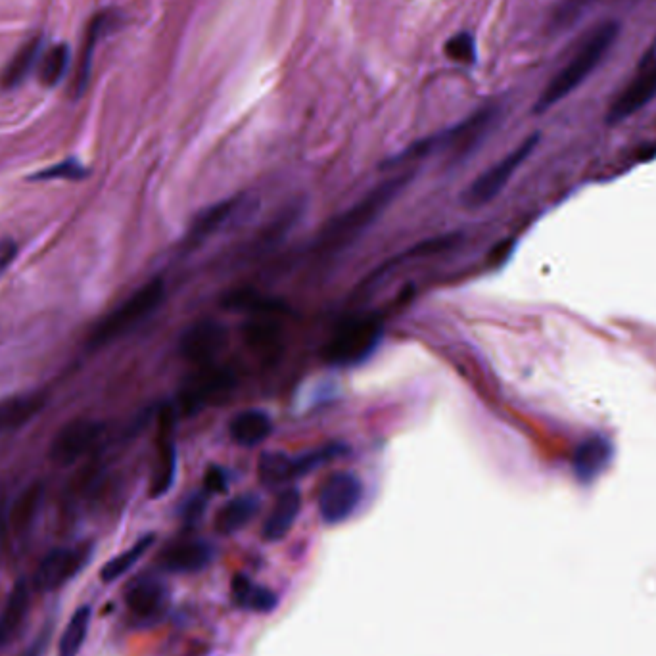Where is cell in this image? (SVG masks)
Wrapping results in <instances>:
<instances>
[{
  "mask_svg": "<svg viewBox=\"0 0 656 656\" xmlns=\"http://www.w3.org/2000/svg\"><path fill=\"white\" fill-rule=\"evenodd\" d=\"M259 499L252 493L238 495L227 501L215 516V528L223 536H233L240 532L248 522L258 515Z\"/></svg>",
  "mask_w": 656,
  "mask_h": 656,
  "instance_id": "21",
  "label": "cell"
},
{
  "mask_svg": "<svg viewBox=\"0 0 656 656\" xmlns=\"http://www.w3.org/2000/svg\"><path fill=\"white\" fill-rule=\"evenodd\" d=\"M215 549L204 539H181L167 545L160 555L162 568L171 574H196L210 566Z\"/></svg>",
  "mask_w": 656,
  "mask_h": 656,
  "instance_id": "13",
  "label": "cell"
},
{
  "mask_svg": "<svg viewBox=\"0 0 656 656\" xmlns=\"http://www.w3.org/2000/svg\"><path fill=\"white\" fill-rule=\"evenodd\" d=\"M446 54L449 60L459 64H472L476 60V43L474 37L463 31L453 35L446 43Z\"/></svg>",
  "mask_w": 656,
  "mask_h": 656,
  "instance_id": "30",
  "label": "cell"
},
{
  "mask_svg": "<svg viewBox=\"0 0 656 656\" xmlns=\"http://www.w3.org/2000/svg\"><path fill=\"white\" fill-rule=\"evenodd\" d=\"M302 513V493L296 488H288L277 497L271 513L263 524V539L277 543L290 534L298 516Z\"/></svg>",
  "mask_w": 656,
  "mask_h": 656,
  "instance_id": "16",
  "label": "cell"
},
{
  "mask_svg": "<svg viewBox=\"0 0 656 656\" xmlns=\"http://www.w3.org/2000/svg\"><path fill=\"white\" fill-rule=\"evenodd\" d=\"M18 256V244L10 238L0 240V275L6 271V267Z\"/></svg>",
  "mask_w": 656,
  "mask_h": 656,
  "instance_id": "33",
  "label": "cell"
},
{
  "mask_svg": "<svg viewBox=\"0 0 656 656\" xmlns=\"http://www.w3.org/2000/svg\"><path fill=\"white\" fill-rule=\"evenodd\" d=\"M342 453L340 446H327L305 453L300 457H290L282 451H267L259 457L258 476L265 486H282L294 478H300L311 470L319 469Z\"/></svg>",
  "mask_w": 656,
  "mask_h": 656,
  "instance_id": "7",
  "label": "cell"
},
{
  "mask_svg": "<svg viewBox=\"0 0 656 656\" xmlns=\"http://www.w3.org/2000/svg\"><path fill=\"white\" fill-rule=\"evenodd\" d=\"M41 499H43L41 484H33L29 488H25L24 492L20 493L18 499L14 501L10 515H8V524L18 536L25 534L31 528L35 516L39 513Z\"/></svg>",
  "mask_w": 656,
  "mask_h": 656,
  "instance_id": "24",
  "label": "cell"
},
{
  "mask_svg": "<svg viewBox=\"0 0 656 656\" xmlns=\"http://www.w3.org/2000/svg\"><path fill=\"white\" fill-rule=\"evenodd\" d=\"M204 505H206L204 497H202V495H194V497L188 501L187 507H185V516H187L188 520H196L198 516L202 515Z\"/></svg>",
  "mask_w": 656,
  "mask_h": 656,
  "instance_id": "34",
  "label": "cell"
},
{
  "mask_svg": "<svg viewBox=\"0 0 656 656\" xmlns=\"http://www.w3.org/2000/svg\"><path fill=\"white\" fill-rule=\"evenodd\" d=\"M204 486H206V492H225L227 490V474H225V470L219 469V467H210L208 472H206V476H204Z\"/></svg>",
  "mask_w": 656,
  "mask_h": 656,
  "instance_id": "32",
  "label": "cell"
},
{
  "mask_svg": "<svg viewBox=\"0 0 656 656\" xmlns=\"http://www.w3.org/2000/svg\"><path fill=\"white\" fill-rule=\"evenodd\" d=\"M125 603L137 620L144 624H154L169 607V589L152 578L139 580L127 589Z\"/></svg>",
  "mask_w": 656,
  "mask_h": 656,
  "instance_id": "14",
  "label": "cell"
},
{
  "mask_svg": "<svg viewBox=\"0 0 656 656\" xmlns=\"http://www.w3.org/2000/svg\"><path fill=\"white\" fill-rule=\"evenodd\" d=\"M235 384V373L225 367H219L215 363L196 367V371L188 376L181 386L179 407L185 415H194L211 403L227 398L233 392Z\"/></svg>",
  "mask_w": 656,
  "mask_h": 656,
  "instance_id": "6",
  "label": "cell"
},
{
  "mask_svg": "<svg viewBox=\"0 0 656 656\" xmlns=\"http://www.w3.org/2000/svg\"><path fill=\"white\" fill-rule=\"evenodd\" d=\"M87 177V169L79 164L77 160H66L62 164L52 165L45 171H39L33 175V181H52V179H68V181H79Z\"/></svg>",
  "mask_w": 656,
  "mask_h": 656,
  "instance_id": "31",
  "label": "cell"
},
{
  "mask_svg": "<svg viewBox=\"0 0 656 656\" xmlns=\"http://www.w3.org/2000/svg\"><path fill=\"white\" fill-rule=\"evenodd\" d=\"M27 610H29V587L22 580L12 589V593L8 597V603L4 607V614L0 618V624H2L4 632L8 635L16 632L22 626Z\"/></svg>",
  "mask_w": 656,
  "mask_h": 656,
  "instance_id": "29",
  "label": "cell"
},
{
  "mask_svg": "<svg viewBox=\"0 0 656 656\" xmlns=\"http://www.w3.org/2000/svg\"><path fill=\"white\" fill-rule=\"evenodd\" d=\"M41 50H43V39L35 37L31 41H27L24 47L20 48L14 58L10 60V64L4 68L2 75H0V87L2 89H14L18 87L25 77L29 75V71L35 68V64L41 58Z\"/></svg>",
  "mask_w": 656,
  "mask_h": 656,
  "instance_id": "23",
  "label": "cell"
},
{
  "mask_svg": "<svg viewBox=\"0 0 656 656\" xmlns=\"http://www.w3.org/2000/svg\"><path fill=\"white\" fill-rule=\"evenodd\" d=\"M229 332L219 321L204 319L187 328L181 336V355L194 367H204L215 361V357L227 348Z\"/></svg>",
  "mask_w": 656,
  "mask_h": 656,
  "instance_id": "11",
  "label": "cell"
},
{
  "mask_svg": "<svg viewBox=\"0 0 656 656\" xmlns=\"http://www.w3.org/2000/svg\"><path fill=\"white\" fill-rule=\"evenodd\" d=\"M93 555L91 543H81L75 547L54 549L41 561L33 576V586L39 591H56L66 586L75 574H79Z\"/></svg>",
  "mask_w": 656,
  "mask_h": 656,
  "instance_id": "9",
  "label": "cell"
},
{
  "mask_svg": "<svg viewBox=\"0 0 656 656\" xmlns=\"http://www.w3.org/2000/svg\"><path fill=\"white\" fill-rule=\"evenodd\" d=\"M169 419H164V428L160 434V444H158V453L156 461L150 474V497L158 499L171 490L177 474V451L169 438Z\"/></svg>",
  "mask_w": 656,
  "mask_h": 656,
  "instance_id": "18",
  "label": "cell"
},
{
  "mask_svg": "<svg viewBox=\"0 0 656 656\" xmlns=\"http://www.w3.org/2000/svg\"><path fill=\"white\" fill-rule=\"evenodd\" d=\"M656 98V58L647 62L641 70L635 73L632 81L622 89V93L610 104L609 123H620L626 118H632L639 110L649 106Z\"/></svg>",
  "mask_w": 656,
  "mask_h": 656,
  "instance_id": "12",
  "label": "cell"
},
{
  "mask_svg": "<svg viewBox=\"0 0 656 656\" xmlns=\"http://www.w3.org/2000/svg\"><path fill=\"white\" fill-rule=\"evenodd\" d=\"M70 64V48L68 45H56L41 54L39 60V81L45 87H54L60 83Z\"/></svg>",
  "mask_w": 656,
  "mask_h": 656,
  "instance_id": "28",
  "label": "cell"
},
{
  "mask_svg": "<svg viewBox=\"0 0 656 656\" xmlns=\"http://www.w3.org/2000/svg\"><path fill=\"white\" fill-rule=\"evenodd\" d=\"M246 348L261 359H275L282 350V330L273 319H254L242 328Z\"/></svg>",
  "mask_w": 656,
  "mask_h": 656,
  "instance_id": "19",
  "label": "cell"
},
{
  "mask_svg": "<svg viewBox=\"0 0 656 656\" xmlns=\"http://www.w3.org/2000/svg\"><path fill=\"white\" fill-rule=\"evenodd\" d=\"M229 432L233 442L238 446L256 447L271 436L273 422L263 411L248 409L233 417V421L229 424Z\"/></svg>",
  "mask_w": 656,
  "mask_h": 656,
  "instance_id": "20",
  "label": "cell"
},
{
  "mask_svg": "<svg viewBox=\"0 0 656 656\" xmlns=\"http://www.w3.org/2000/svg\"><path fill=\"white\" fill-rule=\"evenodd\" d=\"M380 338L382 323L378 317H353L332 332L323 357L330 365L352 367L375 352Z\"/></svg>",
  "mask_w": 656,
  "mask_h": 656,
  "instance_id": "4",
  "label": "cell"
},
{
  "mask_svg": "<svg viewBox=\"0 0 656 656\" xmlns=\"http://www.w3.org/2000/svg\"><path fill=\"white\" fill-rule=\"evenodd\" d=\"M102 424L91 419H73L58 430L50 444V459L58 465H73L93 449L100 436Z\"/></svg>",
  "mask_w": 656,
  "mask_h": 656,
  "instance_id": "10",
  "label": "cell"
},
{
  "mask_svg": "<svg viewBox=\"0 0 656 656\" xmlns=\"http://www.w3.org/2000/svg\"><path fill=\"white\" fill-rule=\"evenodd\" d=\"M363 495L361 480L352 472H334L323 482L317 505L321 518L334 526L348 520L359 507Z\"/></svg>",
  "mask_w": 656,
  "mask_h": 656,
  "instance_id": "8",
  "label": "cell"
},
{
  "mask_svg": "<svg viewBox=\"0 0 656 656\" xmlns=\"http://www.w3.org/2000/svg\"><path fill=\"white\" fill-rule=\"evenodd\" d=\"M6 639H8V633L4 632V628H2V624H0V645H2Z\"/></svg>",
  "mask_w": 656,
  "mask_h": 656,
  "instance_id": "35",
  "label": "cell"
},
{
  "mask_svg": "<svg viewBox=\"0 0 656 656\" xmlns=\"http://www.w3.org/2000/svg\"><path fill=\"white\" fill-rule=\"evenodd\" d=\"M154 541H156L154 534H148V536L139 539L133 547H129L125 553H121L116 559H112L110 563L106 564L100 572V578L104 582H114V580L121 578L125 572H129L135 564L141 561L142 557L146 555V551L154 545Z\"/></svg>",
  "mask_w": 656,
  "mask_h": 656,
  "instance_id": "26",
  "label": "cell"
},
{
  "mask_svg": "<svg viewBox=\"0 0 656 656\" xmlns=\"http://www.w3.org/2000/svg\"><path fill=\"white\" fill-rule=\"evenodd\" d=\"M616 37H618V25L614 22H605L593 27L582 39V43L576 47L568 64L543 89L536 104V112H545L555 104H559L568 94L574 93L605 60Z\"/></svg>",
  "mask_w": 656,
  "mask_h": 656,
  "instance_id": "2",
  "label": "cell"
},
{
  "mask_svg": "<svg viewBox=\"0 0 656 656\" xmlns=\"http://www.w3.org/2000/svg\"><path fill=\"white\" fill-rule=\"evenodd\" d=\"M538 135H532L530 139L516 146L511 154H507L503 160L492 165L488 171H484L472 185H470L465 194H463V204L465 208L476 210L495 200L501 190L507 187V183L513 179L516 169L528 160V156L534 152L538 144Z\"/></svg>",
  "mask_w": 656,
  "mask_h": 656,
  "instance_id": "5",
  "label": "cell"
},
{
  "mask_svg": "<svg viewBox=\"0 0 656 656\" xmlns=\"http://www.w3.org/2000/svg\"><path fill=\"white\" fill-rule=\"evenodd\" d=\"M118 20L119 12H114V10H102L91 20V24L87 27V33H85L81 54H79L75 79H73V85H71L73 98H79L81 94L87 91L89 81H91V71H93V54L96 43L108 29L118 27Z\"/></svg>",
  "mask_w": 656,
  "mask_h": 656,
  "instance_id": "15",
  "label": "cell"
},
{
  "mask_svg": "<svg viewBox=\"0 0 656 656\" xmlns=\"http://www.w3.org/2000/svg\"><path fill=\"white\" fill-rule=\"evenodd\" d=\"M89 626H91V609L83 607L77 610L71 616L70 624L66 626V630L62 633L60 639V647H58V656H77L85 639L89 633Z\"/></svg>",
  "mask_w": 656,
  "mask_h": 656,
  "instance_id": "27",
  "label": "cell"
},
{
  "mask_svg": "<svg viewBox=\"0 0 656 656\" xmlns=\"http://www.w3.org/2000/svg\"><path fill=\"white\" fill-rule=\"evenodd\" d=\"M411 173H399L396 177L386 179L378 187L373 188L369 194H365L353 208L344 211L332 223H328L327 229L321 233L317 240L315 250L321 256H332L338 250L352 244L357 236L367 231L376 219L386 211V208L398 198L403 188L409 185Z\"/></svg>",
  "mask_w": 656,
  "mask_h": 656,
  "instance_id": "1",
  "label": "cell"
},
{
  "mask_svg": "<svg viewBox=\"0 0 656 656\" xmlns=\"http://www.w3.org/2000/svg\"><path fill=\"white\" fill-rule=\"evenodd\" d=\"M233 601L236 607L242 610H252V612H271L277 609L279 597L267 589V587L254 584L250 578L238 574L233 580Z\"/></svg>",
  "mask_w": 656,
  "mask_h": 656,
  "instance_id": "22",
  "label": "cell"
},
{
  "mask_svg": "<svg viewBox=\"0 0 656 656\" xmlns=\"http://www.w3.org/2000/svg\"><path fill=\"white\" fill-rule=\"evenodd\" d=\"M165 282L162 279L146 282L135 294H131L123 304L110 311L104 319L94 325L87 340L89 348H104L129 334L135 327L144 323L160 305L164 304Z\"/></svg>",
  "mask_w": 656,
  "mask_h": 656,
  "instance_id": "3",
  "label": "cell"
},
{
  "mask_svg": "<svg viewBox=\"0 0 656 656\" xmlns=\"http://www.w3.org/2000/svg\"><path fill=\"white\" fill-rule=\"evenodd\" d=\"M47 407V394L33 392L0 399V436L33 421Z\"/></svg>",
  "mask_w": 656,
  "mask_h": 656,
  "instance_id": "17",
  "label": "cell"
},
{
  "mask_svg": "<svg viewBox=\"0 0 656 656\" xmlns=\"http://www.w3.org/2000/svg\"><path fill=\"white\" fill-rule=\"evenodd\" d=\"M235 208H238V200H223V202L211 206L210 210L204 211L194 221L192 229L188 231V242L198 244V242H202L208 236L213 235L215 231H219L227 223V219L233 215Z\"/></svg>",
  "mask_w": 656,
  "mask_h": 656,
  "instance_id": "25",
  "label": "cell"
}]
</instances>
